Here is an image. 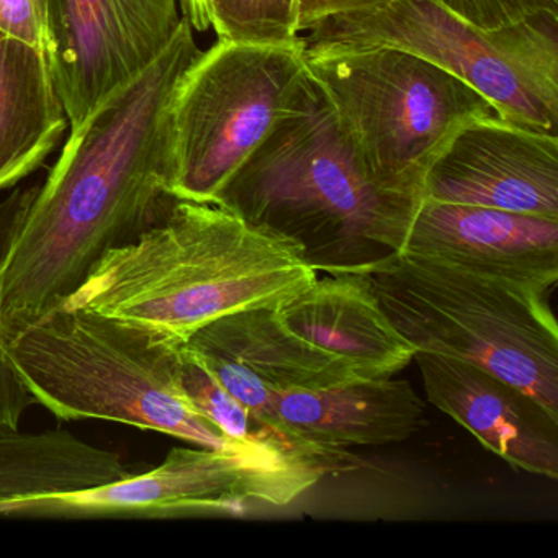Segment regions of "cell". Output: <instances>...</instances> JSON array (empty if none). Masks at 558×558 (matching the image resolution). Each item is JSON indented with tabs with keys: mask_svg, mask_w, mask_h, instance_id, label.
Masks as SVG:
<instances>
[{
	"mask_svg": "<svg viewBox=\"0 0 558 558\" xmlns=\"http://www.w3.org/2000/svg\"><path fill=\"white\" fill-rule=\"evenodd\" d=\"M201 54L182 17L162 53L71 130L47 182L21 194L0 253V341L63 306L110 250L165 217L172 100Z\"/></svg>",
	"mask_w": 558,
	"mask_h": 558,
	"instance_id": "obj_1",
	"label": "cell"
},
{
	"mask_svg": "<svg viewBox=\"0 0 558 558\" xmlns=\"http://www.w3.org/2000/svg\"><path fill=\"white\" fill-rule=\"evenodd\" d=\"M316 279L286 238L223 205L174 201L158 223L110 250L64 305L184 344L220 316L289 299Z\"/></svg>",
	"mask_w": 558,
	"mask_h": 558,
	"instance_id": "obj_2",
	"label": "cell"
},
{
	"mask_svg": "<svg viewBox=\"0 0 558 558\" xmlns=\"http://www.w3.org/2000/svg\"><path fill=\"white\" fill-rule=\"evenodd\" d=\"M423 198L378 185L313 86L215 204L300 247L325 274H368L401 253Z\"/></svg>",
	"mask_w": 558,
	"mask_h": 558,
	"instance_id": "obj_3",
	"label": "cell"
},
{
	"mask_svg": "<svg viewBox=\"0 0 558 558\" xmlns=\"http://www.w3.org/2000/svg\"><path fill=\"white\" fill-rule=\"evenodd\" d=\"M181 348L143 326L63 305L2 339L0 355L58 420L113 421L208 449L272 447L234 442L192 404Z\"/></svg>",
	"mask_w": 558,
	"mask_h": 558,
	"instance_id": "obj_4",
	"label": "cell"
},
{
	"mask_svg": "<svg viewBox=\"0 0 558 558\" xmlns=\"http://www.w3.org/2000/svg\"><path fill=\"white\" fill-rule=\"evenodd\" d=\"M305 68L364 171L381 187L420 198L447 143L496 116L469 84L398 48L315 45L305 48Z\"/></svg>",
	"mask_w": 558,
	"mask_h": 558,
	"instance_id": "obj_5",
	"label": "cell"
},
{
	"mask_svg": "<svg viewBox=\"0 0 558 558\" xmlns=\"http://www.w3.org/2000/svg\"><path fill=\"white\" fill-rule=\"evenodd\" d=\"M368 276L414 351L485 368L558 420V328L547 295L400 253Z\"/></svg>",
	"mask_w": 558,
	"mask_h": 558,
	"instance_id": "obj_6",
	"label": "cell"
},
{
	"mask_svg": "<svg viewBox=\"0 0 558 558\" xmlns=\"http://www.w3.org/2000/svg\"><path fill=\"white\" fill-rule=\"evenodd\" d=\"M306 47L354 45L410 51L482 94L496 117L558 133V19L482 31L437 0H391L310 28Z\"/></svg>",
	"mask_w": 558,
	"mask_h": 558,
	"instance_id": "obj_7",
	"label": "cell"
},
{
	"mask_svg": "<svg viewBox=\"0 0 558 558\" xmlns=\"http://www.w3.org/2000/svg\"><path fill=\"white\" fill-rule=\"evenodd\" d=\"M306 44L220 41L182 76L171 107L168 194L215 204L225 185L313 90Z\"/></svg>",
	"mask_w": 558,
	"mask_h": 558,
	"instance_id": "obj_8",
	"label": "cell"
},
{
	"mask_svg": "<svg viewBox=\"0 0 558 558\" xmlns=\"http://www.w3.org/2000/svg\"><path fill=\"white\" fill-rule=\"evenodd\" d=\"M335 460L277 447H174L151 472L70 493L0 501L5 518H143L243 514L254 505H290Z\"/></svg>",
	"mask_w": 558,
	"mask_h": 558,
	"instance_id": "obj_9",
	"label": "cell"
},
{
	"mask_svg": "<svg viewBox=\"0 0 558 558\" xmlns=\"http://www.w3.org/2000/svg\"><path fill=\"white\" fill-rule=\"evenodd\" d=\"M181 0H47L48 68L71 130L145 71L181 25Z\"/></svg>",
	"mask_w": 558,
	"mask_h": 558,
	"instance_id": "obj_10",
	"label": "cell"
},
{
	"mask_svg": "<svg viewBox=\"0 0 558 558\" xmlns=\"http://www.w3.org/2000/svg\"><path fill=\"white\" fill-rule=\"evenodd\" d=\"M184 348L264 427L280 395L364 380L292 331L276 303L220 316L197 329Z\"/></svg>",
	"mask_w": 558,
	"mask_h": 558,
	"instance_id": "obj_11",
	"label": "cell"
},
{
	"mask_svg": "<svg viewBox=\"0 0 558 558\" xmlns=\"http://www.w3.org/2000/svg\"><path fill=\"white\" fill-rule=\"evenodd\" d=\"M423 198L558 220V135L476 120L430 165Z\"/></svg>",
	"mask_w": 558,
	"mask_h": 558,
	"instance_id": "obj_12",
	"label": "cell"
},
{
	"mask_svg": "<svg viewBox=\"0 0 558 558\" xmlns=\"http://www.w3.org/2000/svg\"><path fill=\"white\" fill-rule=\"evenodd\" d=\"M400 254L548 295L558 282V220L423 198Z\"/></svg>",
	"mask_w": 558,
	"mask_h": 558,
	"instance_id": "obj_13",
	"label": "cell"
},
{
	"mask_svg": "<svg viewBox=\"0 0 558 558\" xmlns=\"http://www.w3.org/2000/svg\"><path fill=\"white\" fill-rule=\"evenodd\" d=\"M424 411L410 381L364 378L280 395L266 427L292 452L342 463L348 447L410 439L426 424Z\"/></svg>",
	"mask_w": 558,
	"mask_h": 558,
	"instance_id": "obj_14",
	"label": "cell"
},
{
	"mask_svg": "<svg viewBox=\"0 0 558 558\" xmlns=\"http://www.w3.org/2000/svg\"><path fill=\"white\" fill-rule=\"evenodd\" d=\"M414 361L437 410L514 469L558 478V420L534 398L469 362L427 352Z\"/></svg>",
	"mask_w": 558,
	"mask_h": 558,
	"instance_id": "obj_15",
	"label": "cell"
},
{
	"mask_svg": "<svg viewBox=\"0 0 558 558\" xmlns=\"http://www.w3.org/2000/svg\"><path fill=\"white\" fill-rule=\"evenodd\" d=\"M276 310L292 331L359 378L391 377L416 354L381 308L368 274H328Z\"/></svg>",
	"mask_w": 558,
	"mask_h": 558,
	"instance_id": "obj_16",
	"label": "cell"
},
{
	"mask_svg": "<svg viewBox=\"0 0 558 558\" xmlns=\"http://www.w3.org/2000/svg\"><path fill=\"white\" fill-rule=\"evenodd\" d=\"M68 123L47 58L0 32V191L37 171Z\"/></svg>",
	"mask_w": 558,
	"mask_h": 558,
	"instance_id": "obj_17",
	"label": "cell"
},
{
	"mask_svg": "<svg viewBox=\"0 0 558 558\" xmlns=\"http://www.w3.org/2000/svg\"><path fill=\"white\" fill-rule=\"evenodd\" d=\"M132 473L120 453L70 430L0 434V501L93 488Z\"/></svg>",
	"mask_w": 558,
	"mask_h": 558,
	"instance_id": "obj_18",
	"label": "cell"
},
{
	"mask_svg": "<svg viewBox=\"0 0 558 558\" xmlns=\"http://www.w3.org/2000/svg\"><path fill=\"white\" fill-rule=\"evenodd\" d=\"M210 28L218 40L233 44H305L296 22V0H210Z\"/></svg>",
	"mask_w": 558,
	"mask_h": 558,
	"instance_id": "obj_19",
	"label": "cell"
},
{
	"mask_svg": "<svg viewBox=\"0 0 558 558\" xmlns=\"http://www.w3.org/2000/svg\"><path fill=\"white\" fill-rule=\"evenodd\" d=\"M181 354L182 385L189 400L221 433L238 444L272 446L289 450L270 430L251 416L250 411L184 348V344Z\"/></svg>",
	"mask_w": 558,
	"mask_h": 558,
	"instance_id": "obj_20",
	"label": "cell"
},
{
	"mask_svg": "<svg viewBox=\"0 0 558 558\" xmlns=\"http://www.w3.org/2000/svg\"><path fill=\"white\" fill-rule=\"evenodd\" d=\"M482 31H499L537 17L558 19V0H437Z\"/></svg>",
	"mask_w": 558,
	"mask_h": 558,
	"instance_id": "obj_21",
	"label": "cell"
},
{
	"mask_svg": "<svg viewBox=\"0 0 558 558\" xmlns=\"http://www.w3.org/2000/svg\"><path fill=\"white\" fill-rule=\"evenodd\" d=\"M0 32L48 57L47 0H0Z\"/></svg>",
	"mask_w": 558,
	"mask_h": 558,
	"instance_id": "obj_22",
	"label": "cell"
},
{
	"mask_svg": "<svg viewBox=\"0 0 558 558\" xmlns=\"http://www.w3.org/2000/svg\"><path fill=\"white\" fill-rule=\"evenodd\" d=\"M35 403L24 381L0 355V434L21 430L22 416Z\"/></svg>",
	"mask_w": 558,
	"mask_h": 558,
	"instance_id": "obj_23",
	"label": "cell"
},
{
	"mask_svg": "<svg viewBox=\"0 0 558 558\" xmlns=\"http://www.w3.org/2000/svg\"><path fill=\"white\" fill-rule=\"evenodd\" d=\"M391 0H296L299 31L305 32L329 19L381 8Z\"/></svg>",
	"mask_w": 558,
	"mask_h": 558,
	"instance_id": "obj_24",
	"label": "cell"
},
{
	"mask_svg": "<svg viewBox=\"0 0 558 558\" xmlns=\"http://www.w3.org/2000/svg\"><path fill=\"white\" fill-rule=\"evenodd\" d=\"M181 8L194 31L207 32L210 28V0H181Z\"/></svg>",
	"mask_w": 558,
	"mask_h": 558,
	"instance_id": "obj_25",
	"label": "cell"
}]
</instances>
